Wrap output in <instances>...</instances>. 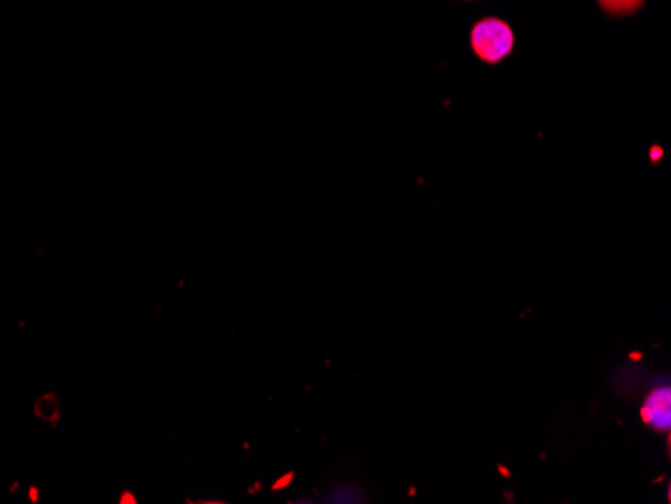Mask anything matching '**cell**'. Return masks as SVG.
I'll list each match as a JSON object with an SVG mask.
<instances>
[{
  "label": "cell",
  "mask_w": 671,
  "mask_h": 504,
  "mask_svg": "<svg viewBox=\"0 0 671 504\" xmlns=\"http://www.w3.org/2000/svg\"><path fill=\"white\" fill-rule=\"evenodd\" d=\"M470 48L477 59L497 65L507 59L515 48V31L499 16H485L470 28Z\"/></svg>",
  "instance_id": "cell-1"
},
{
  "label": "cell",
  "mask_w": 671,
  "mask_h": 504,
  "mask_svg": "<svg viewBox=\"0 0 671 504\" xmlns=\"http://www.w3.org/2000/svg\"><path fill=\"white\" fill-rule=\"evenodd\" d=\"M641 421L658 433H668L671 426V388L666 385L656 386L641 404Z\"/></svg>",
  "instance_id": "cell-2"
},
{
  "label": "cell",
  "mask_w": 671,
  "mask_h": 504,
  "mask_svg": "<svg viewBox=\"0 0 671 504\" xmlns=\"http://www.w3.org/2000/svg\"><path fill=\"white\" fill-rule=\"evenodd\" d=\"M646 2L648 0H598L601 11L605 12L607 16H613V19L632 16V14L641 11Z\"/></svg>",
  "instance_id": "cell-3"
},
{
  "label": "cell",
  "mask_w": 671,
  "mask_h": 504,
  "mask_svg": "<svg viewBox=\"0 0 671 504\" xmlns=\"http://www.w3.org/2000/svg\"><path fill=\"white\" fill-rule=\"evenodd\" d=\"M467 2H468V0H467Z\"/></svg>",
  "instance_id": "cell-4"
}]
</instances>
